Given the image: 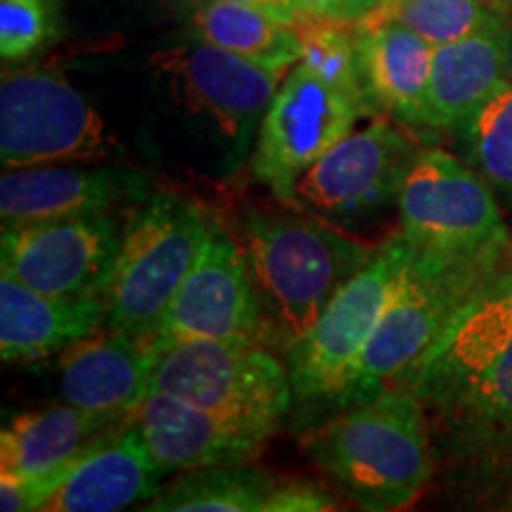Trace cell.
I'll list each match as a JSON object with an SVG mask.
<instances>
[{"label": "cell", "instance_id": "4", "mask_svg": "<svg viewBox=\"0 0 512 512\" xmlns=\"http://www.w3.org/2000/svg\"><path fill=\"white\" fill-rule=\"evenodd\" d=\"M510 266L512 252L453 256L411 245L392 302L358 361L342 406L373 399L399 380L458 313Z\"/></svg>", "mask_w": 512, "mask_h": 512}, {"label": "cell", "instance_id": "16", "mask_svg": "<svg viewBox=\"0 0 512 512\" xmlns=\"http://www.w3.org/2000/svg\"><path fill=\"white\" fill-rule=\"evenodd\" d=\"M145 197V178L119 169L24 166L0 178V219L5 226L100 216L124 200Z\"/></svg>", "mask_w": 512, "mask_h": 512}, {"label": "cell", "instance_id": "28", "mask_svg": "<svg viewBox=\"0 0 512 512\" xmlns=\"http://www.w3.org/2000/svg\"><path fill=\"white\" fill-rule=\"evenodd\" d=\"M62 36V0H0V57L27 62Z\"/></svg>", "mask_w": 512, "mask_h": 512}, {"label": "cell", "instance_id": "1", "mask_svg": "<svg viewBox=\"0 0 512 512\" xmlns=\"http://www.w3.org/2000/svg\"><path fill=\"white\" fill-rule=\"evenodd\" d=\"M392 384L418 396L451 465L484 484H512V266Z\"/></svg>", "mask_w": 512, "mask_h": 512}, {"label": "cell", "instance_id": "12", "mask_svg": "<svg viewBox=\"0 0 512 512\" xmlns=\"http://www.w3.org/2000/svg\"><path fill=\"white\" fill-rule=\"evenodd\" d=\"M264 306L242 249L211 221L207 240L152 339H221L259 344Z\"/></svg>", "mask_w": 512, "mask_h": 512}, {"label": "cell", "instance_id": "9", "mask_svg": "<svg viewBox=\"0 0 512 512\" xmlns=\"http://www.w3.org/2000/svg\"><path fill=\"white\" fill-rule=\"evenodd\" d=\"M396 202L401 235L415 247L453 256L512 252L491 185L444 150L418 152Z\"/></svg>", "mask_w": 512, "mask_h": 512}, {"label": "cell", "instance_id": "10", "mask_svg": "<svg viewBox=\"0 0 512 512\" xmlns=\"http://www.w3.org/2000/svg\"><path fill=\"white\" fill-rule=\"evenodd\" d=\"M363 117H370L366 107L297 64L261 119L252 176L275 197L292 202L299 176L349 136Z\"/></svg>", "mask_w": 512, "mask_h": 512}, {"label": "cell", "instance_id": "15", "mask_svg": "<svg viewBox=\"0 0 512 512\" xmlns=\"http://www.w3.org/2000/svg\"><path fill=\"white\" fill-rule=\"evenodd\" d=\"M133 427L166 475L242 465L254 458L266 441L207 408L157 389H150L133 411Z\"/></svg>", "mask_w": 512, "mask_h": 512}, {"label": "cell", "instance_id": "32", "mask_svg": "<svg viewBox=\"0 0 512 512\" xmlns=\"http://www.w3.org/2000/svg\"><path fill=\"white\" fill-rule=\"evenodd\" d=\"M508 83H512V46H510V57H508Z\"/></svg>", "mask_w": 512, "mask_h": 512}, {"label": "cell", "instance_id": "14", "mask_svg": "<svg viewBox=\"0 0 512 512\" xmlns=\"http://www.w3.org/2000/svg\"><path fill=\"white\" fill-rule=\"evenodd\" d=\"M152 67L192 112L209 117L223 136L238 143L264 119L287 76L192 36L152 55Z\"/></svg>", "mask_w": 512, "mask_h": 512}, {"label": "cell", "instance_id": "25", "mask_svg": "<svg viewBox=\"0 0 512 512\" xmlns=\"http://www.w3.org/2000/svg\"><path fill=\"white\" fill-rule=\"evenodd\" d=\"M294 29L302 38L299 64L316 74L320 81L328 83V86L349 95L358 105L366 107L370 117H375L380 110L370 98L354 24L302 15L299 22L294 24Z\"/></svg>", "mask_w": 512, "mask_h": 512}, {"label": "cell", "instance_id": "27", "mask_svg": "<svg viewBox=\"0 0 512 512\" xmlns=\"http://www.w3.org/2000/svg\"><path fill=\"white\" fill-rule=\"evenodd\" d=\"M373 12L406 24L434 48L460 41L505 19L484 0H396L389 5L380 3Z\"/></svg>", "mask_w": 512, "mask_h": 512}, {"label": "cell", "instance_id": "17", "mask_svg": "<svg viewBox=\"0 0 512 512\" xmlns=\"http://www.w3.org/2000/svg\"><path fill=\"white\" fill-rule=\"evenodd\" d=\"M152 337L110 330L79 339L60 358V394L72 406L112 418L133 415L150 392Z\"/></svg>", "mask_w": 512, "mask_h": 512}, {"label": "cell", "instance_id": "24", "mask_svg": "<svg viewBox=\"0 0 512 512\" xmlns=\"http://www.w3.org/2000/svg\"><path fill=\"white\" fill-rule=\"evenodd\" d=\"M280 479L264 470L221 465L195 470L159 491L147 512H275Z\"/></svg>", "mask_w": 512, "mask_h": 512}, {"label": "cell", "instance_id": "23", "mask_svg": "<svg viewBox=\"0 0 512 512\" xmlns=\"http://www.w3.org/2000/svg\"><path fill=\"white\" fill-rule=\"evenodd\" d=\"M190 36L280 74H290L302 57V38L292 24L235 0L197 3L190 17Z\"/></svg>", "mask_w": 512, "mask_h": 512}, {"label": "cell", "instance_id": "31", "mask_svg": "<svg viewBox=\"0 0 512 512\" xmlns=\"http://www.w3.org/2000/svg\"><path fill=\"white\" fill-rule=\"evenodd\" d=\"M484 3L489 5L496 15H501L505 19L512 17V0H484Z\"/></svg>", "mask_w": 512, "mask_h": 512}, {"label": "cell", "instance_id": "18", "mask_svg": "<svg viewBox=\"0 0 512 512\" xmlns=\"http://www.w3.org/2000/svg\"><path fill=\"white\" fill-rule=\"evenodd\" d=\"M166 472L152 460L136 427L117 434H98L76 458L55 496L50 512H114L150 501L162 491Z\"/></svg>", "mask_w": 512, "mask_h": 512}, {"label": "cell", "instance_id": "30", "mask_svg": "<svg viewBox=\"0 0 512 512\" xmlns=\"http://www.w3.org/2000/svg\"><path fill=\"white\" fill-rule=\"evenodd\" d=\"M235 3H245L252 5V8L264 10L271 17L280 19V22L292 24V27L299 22V17H302V12L297 10L294 0H235Z\"/></svg>", "mask_w": 512, "mask_h": 512}, {"label": "cell", "instance_id": "34", "mask_svg": "<svg viewBox=\"0 0 512 512\" xmlns=\"http://www.w3.org/2000/svg\"><path fill=\"white\" fill-rule=\"evenodd\" d=\"M389 3H396V0H382V5H389Z\"/></svg>", "mask_w": 512, "mask_h": 512}, {"label": "cell", "instance_id": "29", "mask_svg": "<svg viewBox=\"0 0 512 512\" xmlns=\"http://www.w3.org/2000/svg\"><path fill=\"white\" fill-rule=\"evenodd\" d=\"M382 0H294L304 17L330 19V22L356 24L373 12Z\"/></svg>", "mask_w": 512, "mask_h": 512}, {"label": "cell", "instance_id": "33", "mask_svg": "<svg viewBox=\"0 0 512 512\" xmlns=\"http://www.w3.org/2000/svg\"><path fill=\"white\" fill-rule=\"evenodd\" d=\"M166 3H202V0H166Z\"/></svg>", "mask_w": 512, "mask_h": 512}, {"label": "cell", "instance_id": "21", "mask_svg": "<svg viewBox=\"0 0 512 512\" xmlns=\"http://www.w3.org/2000/svg\"><path fill=\"white\" fill-rule=\"evenodd\" d=\"M107 323L102 297H50L0 275V356L5 363H34L72 347Z\"/></svg>", "mask_w": 512, "mask_h": 512}, {"label": "cell", "instance_id": "19", "mask_svg": "<svg viewBox=\"0 0 512 512\" xmlns=\"http://www.w3.org/2000/svg\"><path fill=\"white\" fill-rule=\"evenodd\" d=\"M512 29L501 22L434 48L427 124L456 133L508 83Z\"/></svg>", "mask_w": 512, "mask_h": 512}, {"label": "cell", "instance_id": "6", "mask_svg": "<svg viewBox=\"0 0 512 512\" xmlns=\"http://www.w3.org/2000/svg\"><path fill=\"white\" fill-rule=\"evenodd\" d=\"M150 389L207 408L268 439L290 411L287 366L259 344L221 339H152Z\"/></svg>", "mask_w": 512, "mask_h": 512}, {"label": "cell", "instance_id": "7", "mask_svg": "<svg viewBox=\"0 0 512 512\" xmlns=\"http://www.w3.org/2000/svg\"><path fill=\"white\" fill-rule=\"evenodd\" d=\"M408 240L394 235L335 292L316 323L287 344L285 366L299 401H337L342 406L351 377L380 325L408 259Z\"/></svg>", "mask_w": 512, "mask_h": 512}, {"label": "cell", "instance_id": "8", "mask_svg": "<svg viewBox=\"0 0 512 512\" xmlns=\"http://www.w3.org/2000/svg\"><path fill=\"white\" fill-rule=\"evenodd\" d=\"M114 150L105 119L60 72L10 67L0 76L3 169L105 159Z\"/></svg>", "mask_w": 512, "mask_h": 512}, {"label": "cell", "instance_id": "22", "mask_svg": "<svg viewBox=\"0 0 512 512\" xmlns=\"http://www.w3.org/2000/svg\"><path fill=\"white\" fill-rule=\"evenodd\" d=\"M112 422L117 418L67 401L19 415L0 432V472L46 477L67 470Z\"/></svg>", "mask_w": 512, "mask_h": 512}, {"label": "cell", "instance_id": "2", "mask_svg": "<svg viewBox=\"0 0 512 512\" xmlns=\"http://www.w3.org/2000/svg\"><path fill=\"white\" fill-rule=\"evenodd\" d=\"M302 446L358 508L370 512L408 508L434 475L425 408L401 384L313 427Z\"/></svg>", "mask_w": 512, "mask_h": 512}, {"label": "cell", "instance_id": "5", "mask_svg": "<svg viewBox=\"0 0 512 512\" xmlns=\"http://www.w3.org/2000/svg\"><path fill=\"white\" fill-rule=\"evenodd\" d=\"M209 226L195 202L174 192L145 197L131 211L105 287L107 330L152 337L195 264Z\"/></svg>", "mask_w": 512, "mask_h": 512}, {"label": "cell", "instance_id": "11", "mask_svg": "<svg viewBox=\"0 0 512 512\" xmlns=\"http://www.w3.org/2000/svg\"><path fill=\"white\" fill-rule=\"evenodd\" d=\"M119 238L107 214L5 226L0 271L50 297L105 299Z\"/></svg>", "mask_w": 512, "mask_h": 512}, {"label": "cell", "instance_id": "3", "mask_svg": "<svg viewBox=\"0 0 512 512\" xmlns=\"http://www.w3.org/2000/svg\"><path fill=\"white\" fill-rule=\"evenodd\" d=\"M240 249L264 316L287 344L316 323L325 304L373 254V247L320 219L294 211L247 209Z\"/></svg>", "mask_w": 512, "mask_h": 512}, {"label": "cell", "instance_id": "20", "mask_svg": "<svg viewBox=\"0 0 512 512\" xmlns=\"http://www.w3.org/2000/svg\"><path fill=\"white\" fill-rule=\"evenodd\" d=\"M370 98L401 124L430 128V76L434 46L396 19L368 12L354 24Z\"/></svg>", "mask_w": 512, "mask_h": 512}, {"label": "cell", "instance_id": "26", "mask_svg": "<svg viewBox=\"0 0 512 512\" xmlns=\"http://www.w3.org/2000/svg\"><path fill=\"white\" fill-rule=\"evenodd\" d=\"M467 164L512 204V83L456 131Z\"/></svg>", "mask_w": 512, "mask_h": 512}, {"label": "cell", "instance_id": "13", "mask_svg": "<svg viewBox=\"0 0 512 512\" xmlns=\"http://www.w3.org/2000/svg\"><path fill=\"white\" fill-rule=\"evenodd\" d=\"M418 147L399 128L375 119L351 131L294 183V204L332 219H358L399 197Z\"/></svg>", "mask_w": 512, "mask_h": 512}]
</instances>
